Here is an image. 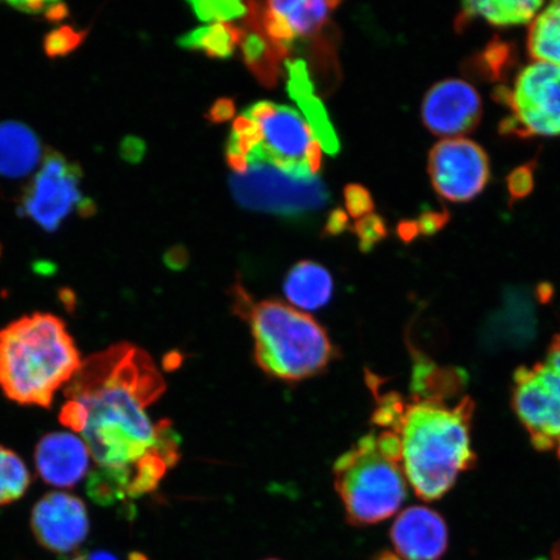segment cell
<instances>
[{
    "label": "cell",
    "instance_id": "1",
    "mask_svg": "<svg viewBox=\"0 0 560 560\" xmlns=\"http://www.w3.org/2000/svg\"><path fill=\"white\" fill-rule=\"evenodd\" d=\"M165 390L152 357L130 342L90 355L67 384V400L86 412L81 433L95 462L88 494L97 505L151 493L178 464L177 432L170 420L153 422L149 412Z\"/></svg>",
    "mask_w": 560,
    "mask_h": 560
},
{
    "label": "cell",
    "instance_id": "2",
    "mask_svg": "<svg viewBox=\"0 0 560 560\" xmlns=\"http://www.w3.org/2000/svg\"><path fill=\"white\" fill-rule=\"evenodd\" d=\"M472 398L453 406L438 398H404L388 392L376 397L374 424L400 439L406 480L419 499L436 501L450 492L460 472L474 467Z\"/></svg>",
    "mask_w": 560,
    "mask_h": 560
},
{
    "label": "cell",
    "instance_id": "3",
    "mask_svg": "<svg viewBox=\"0 0 560 560\" xmlns=\"http://www.w3.org/2000/svg\"><path fill=\"white\" fill-rule=\"evenodd\" d=\"M82 362L66 322L54 314L24 315L0 328V389L13 402L50 408Z\"/></svg>",
    "mask_w": 560,
    "mask_h": 560
},
{
    "label": "cell",
    "instance_id": "4",
    "mask_svg": "<svg viewBox=\"0 0 560 560\" xmlns=\"http://www.w3.org/2000/svg\"><path fill=\"white\" fill-rule=\"evenodd\" d=\"M233 311L247 322L255 360L265 374L287 383L324 373L338 352L312 315L277 300L257 301L241 283L231 289Z\"/></svg>",
    "mask_w": 560,
    "mask_h": 560
},
{
    "label": "cell",
    "instance_id": "5",
    "mask_svg": "<svg viewBox=\"0 0 560 560\" xmlns=\"http://www.w3.org/2000/svg\"><path fill=\"white\" fill-rule=\"evenodd\" d=\"M334 482L348 522L360 527L388 520L406 499L401 464L383 452L375 431L335 462Z\"/></svg>",
    "mask_w": 560,
    "mask_h": 560
},
{
    "label": "cell",
    "instance_id": "6",
    "mask_svg": "<svg viewBox=\"0 0 560 560\" xmlns=\"http://www.w3.org/2000/svg\"><path fill=\"white\" fill-rule=\"evenodd\" d=\"M231 192L244 208L283 217L315 212L327 205V188L317 175L285 170L268 160L252 159L230 179Z\"/></svg>",
    "mask_w": 560,
    "mask_h": 560
},
{
    "label": "cell",
    "instance_id": "7",
    "mask_svg": "<svg viewBox=\"0 0 560 560\" xmlns=\"http://www.w3.org/2000/svg\"><path fill=\"white\" fill-rule=\"evenodd\" d=\"M495 97L509 108L502 135L560 136V66L532 62L516 75L513 86L497 89Z\"/></svg>",
    "mask_w": 560,
    "mask_h": 560
},
{
    "label": "cell",
    "instance_id": "8",
    "mask_svg": "<svg viewBox=\"0 0 560 560\" xmlns=\"http://www.w3.org/2000/svg\"><path fill=\"white\" fill-rule=\"evenodd\" d=\"M244 114L256 122L260 131V142L249 153L247 163L252 159H262L285 170L317 175L322 164V149L310 126L296 110L284 105L260 102L252 105Z\"/></svg>",
    "mask_w": 560,
    "mask_h": 560
},
{
    "label": "cell",
    "instance_id": "9",
    "mask_svg": "<svg viewBox=\"0 0 560 560\" xmlns=\"http://www.w3.org/2000/svg\"><path fill=\"white\" fill-rule=\"evenodd\" d=\"M82 171L58 152H48L21 199V212L46 231L58 230L74 210L94 213V202L81 192Z\"/></svg>",
    "mask_w": 560,
    "mask_h": 560
},
{
    "label": "cell",
    "instance_id": "10",
    "mask_svg": "<svg viewBox=\"0 0 560 560\" xmlns=\"http://www.w3.org/2000/svg\"><path fill=\"white\" fill-rule=\"evenodd\" d=\"M511 402L532 445L560 459V387L542 362L515 371Z\"/></svg>",
    "mask_w": 560,
    "mask_h": 560
},
{
    "label": "cell",
    "instance_id": "11",
    "mask_svg": "<svg viewBox=\"0 0 560 560\" xmlns=\"http://www.w3.org/2000/svg\"><path fill=\"white\" fill-rule=\"evenodd\" d=\"M429 173L440 196L451 201H468L489 180L487 153L470 139L441 140L430 153Z\"/></svg>",
    "mask_w": 560,
    "mask_h": 560
},
{
    "label": "cell",
    "instance_id": "12",
    "mask_svg": "<svg viewBox=\"0 0 560 560\" xmlns=\"http://www.w3.org/2000/svg\"><path fill=\"white\" fill-rule=\"evenodd\" d=\"M32 532L42 548L68 555L85 542L90 532L89 511L80 497L50 492L35 503Z\"/></svg>",
    "mask_w": 560,
    "mask_h": 560
},
{
    "label": "cell",
    "instance_id": "13",
    "mask_svg": "<svg viewBox=\"0 0 560 560\" xmlns=\"http://www.w3.org/2000/svg\"><path fill=\"white\" fill-rule=\"evenodd\" d=\"M482 103L478 91L460 80L439 82L427 94L422 116L427 128L436 136L458 137L478 126Z\"/></svg>",
    "mask_w": 560,
    "mask_h": 560
},
{
    "label": "cell",
    "instance_id": "14",
    "mask_svg": "<svg viewBox=\"0 0 560 560\" xmlns=\"http://www.w3.org/2000/svg\"><path fill=\"white\" fill-rule=\"evenodd\" d=\"M447 538L443 516L424 506L402 511L390 529L392 544L404 560H439L445 555Z\"/></svg>",
    "mask_w": 560,
    "mask_h": 560
},
{
    "label": "cell",
    "instance_id": "15",
    "mask_svg": "<svg viewBox=\"0 0 560 560\" xmlns=\"http://www.w3.org/2000/svg\"><path fill=\"white\" fill-rule=\"evenodd\" d=\"M91 454L73 432H51L35 446V467L42 479L55 488H73L85 478Z\"/></svg>",
    "mask_w": 560,
    "mask_h": 560
},
{
    "label": "cell",
    "instance_id": "16",
    "mask_svg": "<svg viewBox=\"0 0 560 560\" xmlns=\"http://www.w3.org/2000/svg\"><path fill=\"white\" fill-rule=\"evenodd\" d=\"M285 68L289 73L290 96L299 104L320 149L328 155H336L340 150L339 138L336 136L324 103L314 94V85L305 61L289 60L285 62Z\"/></svg>",
    "mask_w": 560,
    "mask_h": 560
},
{
    "label": "cell",
    "instance_id": "17",
    "mask_svg": "<svg viewBox=\"0 0 560 560\" xmlns=\"http://www.w3.org/2000/svg\"><path fill=\"white\" fill-rule=\"evenodd\" d=\"M40 161V140L30 126L16 121L0 124V175L2 177H26Z\"/></svg>",
    "mask_w": 560,
    "mask_h": 560
},
{
    "label": "cell",
    "instance_id": "18",
    "mask_svg": "<svg viewBox=\"0 0 560 560\" xmlns=\"http://www.w3.org/2000/svg\"><path fill=\"white\" fill-rule=\"evenodd\" d=\"M283 290L296 310L318 311L332 298V277L319 264L301 261L287 276Z\"/></svg>",
    "mask_w": 560,
    "mask_h": 560
},
{
    "label": "cell",
    "instance_id": "19",
    "mask_svg": "<svg viewBox=\"0 0 560 560\" xmlns=\"http://www.w3.org/2000/svg\"><path fill=\"white\" fill-rule=\"evenodd\" d=\"M339 2L324 0H275L265 3L272 16L282 23L293 38L306 37L324 27Z\"/></svg>",
    "mask_w": 560,
    "mask_h": 560
},
{
    "label": "cell",
    "instance_id": "20",
    "mask_svg": "<svg viewBox=\"0 0 560 560\" xmlns=\"http://www.w3.org/2000/svg\"><path fill=\"white\" fill-rule=\"evenodd\" d=\"M244 31V30H243ZM245 65L264 86L275 88L282 74V61L289 56L264 34L254 30H245L241 40Z\"/></svg>",
    "mask_w": 560,
    "mask_h": 560
},
{
    "label": "cell",
    "instance_id": "21",
    "mask_svg": "<svg viewBox=\"0 0 560 560\" xmlns=\"http://www.w3.org/2000/svg\"><path fill=\"white\" fill-rule=\"evenodd\" d=\"M541 5V2H466L462 5L457 26L462 30L476 18L495 26L521 25L529 23Z\"/></svg>",
    "mask_w": 560,
    "mask_h": 560
},
{
    "label": "cell",
    "instance_id": "22",
    "mask_svg": "<svg viewBox=\"0 0 560 560\" xmlns=\"http://www.w3.org/2000/svg\"><path fill=\"white\" fill-rule=\"evenodd\" d=\"M243 30L230 24H213L182 35L178 45L214 59H229L241 45Z\"/></svg>",
    "mask_w": 560,
    "mask_h": 560
},
{
    "label": "cell",
    "instance_id": "23",
    "mask_svg": "<svg viewBox=\"0 0 560 560\" xmlns=\"http://www.w3.org/2000/svg\"><path fill=\"white\" fill-rule=\"evenodd\" d=\"M528 51L537 61L560 66V2L551 3L532 23Z\"/></svg>",
    "mask_w": 560,
    "mask_h": 560
},
{
    "label": "cell",
    "instance_id": "24",
    "mask_svg": "<svg viewBox=\"0 0 560 560\" xmlns=\"http://www.w3.org/2000/svg\"><path fill=\"white\" fill-rule=\"evenodd\" d=\"M32 476L20 455L0 445V506L10 505L30 489Z\"/></svg>",
    "mask_w": 560,
    "mask_h": 560
},
{
    "label": "cell",
    "instance_id": "25",
    "mask_svg": "<svg viewBox=\"0 0 560 560\" xmlns=\"http://www.w3.org/2000/svg\"><path fill=\"white\" fill-rule=\"evenodd\" d=\"M191 9L201 21H228L236 20L247 15L248 4L242 2H235V0H198V2H190Z\"/></svg>",
    "mask_w": 560,
    "mask_h": 560
},
{
    "label": "cell",
    "instance_id": "26",
    "mask_svg": "<svg viewBox=\"0 0 560 560\" xmlns=\"http://www.w3.org/2000/svg\"><path fill=\"white\" fill-rule=\"evenodd\" d=\"M88 37L86 31H77L73 26L65 25L46 35L44 42L48 58H62L77 50Z\"/></svg>",
    "mask_w": 560,
    "mask_h": 560
},
{
    "label": "cell",
    "instance_id": "27",
    "mask_svg": "<svg viewBox=\"0 0 560 560\" xmlns=\"http://www.w3.org/2000/svg\"><path fill=\"white\" fill-rule=\"evenodd\" d=\"M510 46L505 42H493L482 51L475 66L480 68V74L489 80H500L506 73L511 61Z\"/></svg>",
    "mask_w": 560,
    "mask_h": 560
},
{
    "label": "cell",
    "instance_id": "28",
    "mask_svg": "<svg viewBox=\"0 0 560 560\" xmlns=\"http://www.w3.org/2000/svg\"><path fill=\"white\" fill-rule=\"evenodd\" d=\"M354 233L359 236L360 248L369 252L387 236V226L380 215L369 214L355 223Z\"/></svg>",
    "mask_w": 560,
    "mask_h": 560
},
{
    "label": "cell",
    "instance_id": "29",
    "mask_svg": "<svg viewBox=\"0 0 560 560\" xmlns=\"http://www.w3.org/2000/svg\"><path fill=\"white\" fill-rule=\"evenodd\" d=\"M346 206L353 219H363L374 210V201L365 187L350 185L346 188Z\"/></svg>",
    "mask_w": 560,
    "mask_h": 560
},
{
    "label": "cell",
    "instance_id": "30",
    "mask_svg": "<svg viewBox=\"0 0 560 560\" xmlns=\"http://www.w3.org/2000/svg\"><path fill=\"white\" fill-rule=\"evenodd\" d=\"M534 186V174L529 166H522L509 177V190L513 198H523Z\"/></svg>",
    "mask_w": 560,
    "mask_h": 560
},
{
    "label": "cell",
    "instance_id": "31",
    "mask_svg": "<svg viewBox=\"0 0 560 560\" xmlns=\"http://www.w3.org/2000/svg\"><path fill=\"white\" fill-rule=\"evenodd\" d=\"M235 115V103L229 97L217 101L208 112L209 121L214 124L226 122Z\"/></svg>",
    "mask_w": 560,
    "mask_h": 560
},
{
    "label": "cell",
    "instance_id": "32",
    "mask_svg": "<svg viewBox=\"0 0 560 560\" xmlns=\"http://www.w3.org/2000/svg\"><path fill=\"white\" fill-rule=\"evenodd\" d=\"M145 153V144L143 140L135 137L126 138L121 145V155L130 163H138L142 160Z\"/></svg>",
    "mask_w": 560,
    "mask_h": 560
},
{
    "label": "cell",
    "instance_id": "33",
    "mask_svg": "<svg viewBox=\"0 0 560 560\" xmlns=\"http://www.w3.org/2000/svg\"><path fill=\"white\" fill-rule=\"evenodd\" d=\"M446 215L439 213H425L420 217V220L416 223L417 234L422 233L431 235L436 233V230L444 225Z\"/></svg>",
    "mask_w": 560,
    "mask_h": 560
},
{
    "label": "cell",
    "instance_id": "34",
    "mask_svg": "<svg viewBox=\"0 0 560 560\" xmlns=\"http://www.w3.org/2000/svg\"><path fill=\"white\" fill-rule=\"evenodd\" d=\"M348 226V217L342 209H335L326 222L324 230L325 236H336L342 233Z\"/></svg>",
    "mask_w": 560,
    "mask_h": 560
},
{
    "label": "cell",
    "instance_id": "35",
    "mask_svg": "<svg viewBox=\"0 0 560 560\" xmlns=\"http://www.w3.org/2000/svg\"><path fill=\"white\" fill-rule=\"evenodd\" d=\"M5 4L19 12L27 13V15H44L46 18L54 2H35L33 0V2H9Z\"/></svg>",
    "mask_w": 560,
    "mask_h": 560
},
{
    "label": "cell",
    "instance_id": "36",
    "mask_svg": "<svg viewBox=\"0 0 560 560\" xmlns=\"http://www.w3.org/2000/svg\"><path fill=\"white\" fill-rule=\"evenodd\" d=\"M542 362L560 377V335L552 338Z\"/></svg>",
    "mask_w": 560,
    "mask_h": 560
},
{
    "label": "cell",
    "instance_id": "37",
    "mask_svg": "<svg viewBox=\"0 0 560 560\" xmlns=\"http://www.w3.org/2000/svg\"><path fill=\"white\" fill-rule=\"evenodd\" d=\"M187 261V252L185 248H173L167 252L166 255V264L171 266V268L178 269L182 266H185Z\"/></svg>",
    "mask_w": 560,
    "mask_h": 560
},
{
    "label": "cell",
    "instance_id": "38",
    "mask_svg": "<svg viewBox=\"0 0 560 560\" xmlns=\"http://www.w3.org/2000/svg\"><path fill=\"white\" fill-rule=\"evenodd\" d=\"M69 560H118L112 552L105 550H96L91 552H85V555L74 556Z\"/></svg>",
    "mask_w": 560,
    "mask_h": 560
},
{
    "label": "cell",
    "instance_id": "39",
    "mask_svg": "<svg viewBox=\"0 0 560 560\" xmlns=\"http://www.w3.org/2000/svg\"><path fill=\"white\" fill-rule=\"evenodd\" d=\"M374 560H401V558L396 556L395 552L384 550L380 552Z\"/></svg>",
    "mask_w": 560,
    "mask_h": 560
},
{
    "label": "cell",
    "instance_id": "40",
    "mask_svg": "<svg viewBox=\"0 0 560 560\" xmlns=\"http://www.w3.org/2000/svg\"><path fill=\"white\" fill-rule=\"evenodd\" d=\"M551 560H560V541L556 545V548L552 549Z\"/></svg>",
    "mask_w": 560,
    "mask_h": 560
},
{
    "label": "cell",
    "instance_id": "41",
    "mask_svg": "<svg viewBox=\"0 0 560 560\" xmlns=\"http://www.w3.org/2000/svg\"><path fill=\"white\" fill-rule=\"evenodd\" d=\"M0 255H2V248H0Z\"/></svg>",
    "mask_w": 560,
    "mask_h": 560
},
{
    "label": "cell",
    "instance_id": "42",
    "mask_svg": "<svg viewBox=\"0 0 560 560\" xmlns=\"http://www.w3.org/2000/svg\"><path fill=\"white\" fill-rule=\"evenodd\" d=\"M269 560H276V559H269Z\"/></svg>",
    "mask_w": 560,
    "mask_h": 560
}]
</instances>
